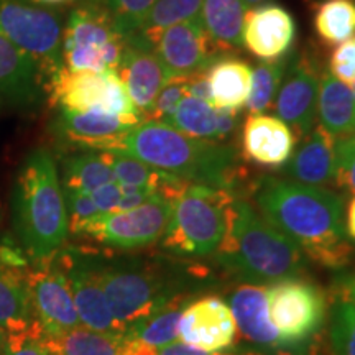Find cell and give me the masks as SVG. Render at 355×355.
I'll use <instances>...</instances> for the list:
<instances>
[{"instance_id":"obj_51","label":"cell","mask_w":355,"mask_h":355,"mask_svg":"<svg viewBox=\"0 0 355 355\" xmlns=\"http://www.w3.org/2000/svg\"><path fill=\"white\" fill-rule=\"evenodd\" d=\"M261 2H266V0H245L248 8H250L252 6H259V3H261Z\"/></svg>"},{"instance_id":"obj_27","label":"cell","mask_w":355,"mask_h":355,"mask_svg":"<svg viewBox=\"0 0 355 355\" xmlns=\"http://www.w3.org/2000/svg\"><path fill=\"white\" fill-rule=\"evenodd\" d=\"M254 69L245 61L222 56L207 69L212 105L216 109L241 110L252 91Z\"/></svg>"},{"instance_id":"obj_33","label":"cell","mask_w":355,"mask_h":355,"mask_svg":"<svg viewBox=\"0 0 355 355\" xmlns=\"http://www.w3.org/2000/svg\"><path fill=\"white\" fill-rule=\"evenodd\" d=\"M314 30L329 46L355 37V0H321L314 13Z\"/></svg>"},{"instance_id":"obj_41","label":"cell","mask_w":355,"mask_h":355,"mask_svg":"<svg viewBox=\"0 0 355 355\" xmlns=\"http://www.w3.org/2000/svg\"><path fill=\"white\" fill-rule=\"evenodd\" d=\"M339 188L355 194V133L336 139V181Z\"/></svg>"},{"instance_id":"obj_50","label":"cell","mask_w":355,"mask_h":355,"mask_svg":"<svg viewBox=\"0 0 355 355\" xmlns=\"http://www.w3.org/2000/svg\"><path fill=\"white\" fill-rule=\"evenodd\" d=\"M32 2H38V3H61V2H66V0H32Z\"/></svg>"},{"instance_id":"obj_21","label":"cell","mask_w":355,"mask_h":355,"mask_svg":"<svg viewBox=\"0 0 355 355\" xmlns=\"http://www.w3.org/2000/svg\"><path fill=\"white\" fill-rule=\"evenodd\" d=\"M296 38L295 19L279 6L248 8L243 24V46L261 61L279 60L290 53Z\"/></svg>"},{"instance_id":"obj_48","label":"cell","mask_w":355,"mask_h":355,"mask_svg":"<svg viewBox=\"0 0 355 355\" xmlns=\"http://www.w3.org/2000/svg\"><path fill=\"white\" fill-rule=\"evenodd\" d=\"M345 234L355 242V196L350 199L345 212Z\"/></svg>"},{"instance_id":"obj_26","label":"cell","mask_w":355,"mask_h":355,"mask_svg":"<svg viewBox=\"0 0 355 355\" xmlns=\"http://www.w3.org/2000/svg\"><path fill=\"white\" fill-rule=\"evenodd\" d=\"M319 125L334 139L355 133V96L352 89L322 71L318 94Z\"/></svg>"},{"instance_id":"obj_16","label":"cell","mask_w":355,"mask_h":355,"mask_svg":"<svg viewBox=\"0 0 355 355\" xmlns=\"http://www.w3.org/2000/svg\"><path fill=\"white\" fill-rule=\"evenodd\" d=\"M235 332L237 324L230 306L216 295L189 301L181 314V340L206 352H219L230 347Z\"/></svg>"},{"instance_id":"obj_18","label":"cell","mask_w":355,"mask_h":355,"mask_svg":"<svg viewBox=\"0 0 355 355\" xmlns=\"http://www.w3.org/2000/svg\"><path fill=\"white\" fill-rule=\"evenodd\" d=\"M115 73L125 84L128 96L139 109L144 121H148L155 99L165 84L170 81L166 69L155 55L153 48L137 38H127L121 63Z\"/></svg>"},{"instance_id":"obj_32","label":"cell","mask_w":355,"mask_h":355,"mask_svg":"<svg viewBox=\"0 0 355 355\" xmlns=\"http://www.w3.org/2000/svg\"><path fill=\"white\" fill-rule=\"evenodd\" d=\"M114 173L102 152L69 155L63 159V188L91 194L99 186L110 183Z\"/></svg>"},{"instance_id":"obj_23","label":"cell","mask_w":355,"mask_h":355,"mask_svg":"<svg viewBox=\"0 0 355 355\" xmlns=\"http://www.w3.org/2000/svg\"><path fill=\"white\" fill-rule=\"evenodd\" d=\"M282 168L283 175L296 183L331 184L336 181V139L324 127L314 125Z\"/></svg>"},{"instance_id":"obj_34","label":"cell","mask_w":355,"mask_h":355,"mask_svg":"<svg viewBox=\"0 0 355 355\" xmlns=\"http://www.w3.org/2000/svg\"><path fill=\"white\" fill-rule=\"evenodd\" d=\"M175 130L202 140H217V109L206 101L186 96L166 123Z\"/></svg>"},{"instance_id":"obj_46","label":"cell","mask_w":355,"mask_h":355,"mask_svg":"<svg viewBox=\"0 0 355 355\" xmlns=\"http://www.w3.org/2000/svg\"><path fill=\"white\" fill-rule=\"evenodd\" d=\"M189 94L198 97V99L206 101L207 104L212 105L211 86L209 79H207V71H199L196 74L189 76ZM214 107V105H212Z\"/></svg>"},{"instance_id":"obj_13","label":"cell","mask_w":355,"mask_h":355,"mask_svg":"<svg viewBox=\"0 0 355 355\" xmlns=\"http://www.w3.org/2000/svg\"><path fill=\"white\" fill-rule=\"evenodd\" d=\"M56 260L68 277L81 326L92 331L122 334L114 319L107 296L97 278L92 252L76 247L63 248L56 255Z\"/></svg>"},{"instance_id":"obj_29","label":"cell","mask_w":355,"mask_h":355,"mask_svg":"<svg viewBox=\"0 0 355 355\" xmlns=\"http://www.w3.org/2000/svg\"><path fill=\"white\" fill-rule=\"evenodd\" d=\"M191 301V296L171 300L170 303L155 311L144 321L133 324L123 332V336L130 340H137L153 349H162L165 345L175 343L180 337V321L183 309Z\"/></svg>"},{"instance_id":"obj_44","label":"cell","mask_w":355,"mask_h":355,"mask_svg":"<svg viewBox=\"0 0 355 355\" xmlns=\"http://www.w3.org/2000/svg\"><path fill=\"white\" fill-rule=\"evenodd\" d=\"M157 193H158L157 189L148 188V186H133V184L122 186V198H121V202H119L117 211L135 209V207H139L146 201H150V199H152Z\"/></svg>"},{"instance_id":"obj_49","label":"cell","mask_w":355,"mask_h":355,"mask_svg":"<svg viewBox=\"0 0 355 355\" xmlns=\"http://www.w3.org/2000/svg\"><path fill=\"white\" fill-rule=\"evenodd\" d=\"M6 343H7V332L0 327V355H6Z\"/></svg>"},{"instance_id":"obj_40","label":"cell","mask_w":355,"mask_h":355,"mask_svg":"<svg viewBox=\"0 0 355 355\" xmlns=\"http://www.w3.org/2000/svg\"><path fill=\"white\" fill-rule=\"evenodd\" d=\"M66 209H68V220L69 230L73 234L81 235L84 227L91 220H94L101 212L97 211L94 201H92L91 194L81 193L76 189H66L63 188Z\"/></svg>"},{"instance_id":"obj_37","label":"cell","mask_w":355,"mask_h":355,"mask_svg":"<svg viewBox=\"0 0 355 355\" xmlns=\"http://www.w3.org/2000/svg\"><path fill=\"white\" fill-rule=\"evenodd\" d=\"M109 12L112 24L123 38L139 32L157 0H96Z\"/></svg>"},{"instance_id":"obj_10","label":"cell","mask_w":355,"mask_h":355,"mask_svg":"<svg viewBox=\"0 0 355 355\" xmlns=\"http://www.w3.org/2000/svg\"><path fill=\"white\" fill-rule=\"evenodd\" d=\"M53 105L71 112H97L141 117L115 71H69L63 68L48 83Z\"/></svg>"},{"instance_id":"obj_43","label":"cell","mask_w":355,"mask_h":355,"mask_svg":"<svg viewBox=\"0 0 355 355\" xmlns=\"http://www.w3.org/2000/svg\"><path fill=\"white\" fill-rule=\"evenodd\" d=\"M91 198L101 214H110V212L117 211L119 202H121L122 186L117 181H110V183L102 184L92 191Z\"/></svg>"},{"instance_id":"obj_24","label":"cell","mask_w":355,"mask_h":355,"mask_svg":"<svg viewBox=\"0 0 355 355\" xmlns=\"http://www.w3.org/2000/svg\"><path fill=\"white\" fill-rule=\"evenodd\" d=\"M327 336L334 355H355V270L340 272L327 295Z\"/></svg>"},{"instance_id":"obj_45","label":"cell","mask_w":355,"mask_h":355,"mask_svg":"<svg viewBox=\"0 0 355 355\" xmlns=\"http://www.w3.org/2000/svg\"><path fill=\"white\" fill-rule=\"evenodd\" d=\"M239 112L234 109H217V140L224 141L232 137L239 127Z\"/></svg>"},{"instance_id":"obj_3","label":"cell","mask_w":355,"mask_h":355,"mask_svg":"<svg viewBox=\"0 0 355 355\" xmlns=\"http://www.w3.org/2000/svg\"><path fill=\"white\" fill-rule=\"evenodd\" d=\"M102 290L123 334L133 324L181 296L202 288L207 272L165 260L109 259L92 254Z\"/></svg>"},{"instance_id":"obj_47","label":"cell","mask_w":355,"mask_h":355,"mask_svg":"<svg viewBox=\"0 0 355 355\" xmlns=\"http://www.w3.org/2000/svg\"><path fill=\"white\" fill-rule=\"evenodd\" d=\"M157 355H229V354H217V352H206L193 345H188L184 343H171L165 345V347L158 349Z\"/></svg>"},{"instance_id":"obj_36","label":"cell","mask_w":355,"mask_h":355,"mask_svg":"<svg viewBox=\"0 0 355 355\" xmlns=\"http://www.w3.org/2000/svg\"><path fill=\"white\" fill-rule=\"evenodd\" d=\"M102 155H104L105 162L109 163L110 170L114 173V180L122 186H148V188L158 191L159 186L176 178L165 171H159L157 168H152L140 159L130 157V155L115 152H102Z\"/></svg>"},{"instance_id":"obj_39","label":"cell","mask_w":355,"mask_h":355,"mask_svg":"<svg viewBox=\"0 0 355 355\" xmlns=\"http://www.w3.org/2000/svg\"><path fill=\"white\" fill-rule=\"evenodd\" d=\"M186 96H189V76L171 78L155 99L148 121L168 123Z\"/></svg>"},{"instance_id":"obj_4","label":"cell","mask_w":355,"mask_h":355,"mask_svg":"<svg viewBox=\"0 0 355 355\" xmlns=\"http://www.w3.org/2000/svg\"><path fill=\"white\" fill-rule=\"evenodd\" d=\"M12 214L17 242L33 266L48 263L63 250L68 209L50 150L35 148L25 157L13 184Z\"/></svg>"},{"instance_id":"obj_15","label":"cell","mask_w":355,"mask_h":355,"mask_svg":"<svg viewBox=\"0 0 355 355\" xmlns=\"http://www.w3.org/2000/svg\"><path fill=\"white\" fill-rule=\"evenodd\" d=\"M153 51L170 79L207 71L222 58L212 46L201 17L166 28L153 44Z\"/></svg>"},{"instance_id":"obj_22","label":"cell","mask_w":355,"mask_h":355,"mask_svg":"<svg viewBox=\"0 0 355 355\" xmlns=\"http://www.w3.org/2000/svg\"><path fill=\"white\" fill-rule=\"evenodd\" d=\"M296 144V133L275 115L250 114L243 123V157L260 166L282 168L291 158Z\"/></svg>"},{"instance_id":"obj_7","label":"cell","mask_w":355,"mask_h":355,"mask_svg":"<svg viewBox=\"0 0 355 355\" xmlns=\"http://www.w3.org/2000/svg\"><path fill=\"white\" fill-rule=\"evenodd\" d=\"M270 321L293 349L308 355L327 319V295L313 282L286 278L265 290Z\"/></svg>"},{"instance_id":"obj_30","label":"cell","mask_w":355,"mask_h":355,"mask_svg":"<svg viewBox=\"0 0 355 355\" xmlns=\"http://www.w3.org/2000/svg\"><path fill=\"white\" fill-rule=\"evenodd\" d=\"M55 355H127L123 334L99 332L79 326L60 337H46Z\"/></svg>"},{"instance_id":"obj_5","label":"cell","mask_w":355,"mask_h":355,"mask_svg":"<svg viewBox=\"0 0 355 355\" xmlns=\"http://www.w3.org/2000/svg\"><path fill=\"white\" fill-rule=\"evenodd\" d=\"M216 259L225 272L248 285L298 278L304 272V255L298 243L265 220L247 199L237 196Z\"/></svg>"},{"instance_id":"obj_14","label":"cell","mask_w":355,"mask_h":355,"mask_svg":"<svg viewBox=\"0 0 355 355\" xmlns=\"http://www.w3.org/2000/svg\"><path fill=\"white\" fill-rule=\"evenodd\" d=\"M321 74L322 69H319L314 58L291 56L286 76L275 99L277 115L290 125L298 139L308 135L316 125Z\"/></svg>"},{"instance_id":"obj_28","label":"cell","mask_w":355,"mask_h":355,"mask_svg":"<svg viewBox=\"0 0 355 355\" xmlns=\"http://www.w3.org/2000/svg\"><path fill=\"white\" fill-rule=\"evenodd\" d=\"M30 268H15L0 259V327L25 326L32 322V306H30L26 275Z\"/></svg>"},{"instance_id":"obj_20","label":"cell","mask_w":355,"mask_h":355,"mask_svg":"<svg viewBox=\"0 0 355 355\" xmlns=\"http://www.w3.org/2000/svg\"><path fill=\"white\" fill-rule=\"evenodd\" d=\"M46 92L42 71L0 28V104L30 110Z\"/></svg>"},{"instance_id":"obj_12","label":"cell","mask_w":355,"mask_h":355,"mask_svg":"<svg viewBox=\"0 0 355 355\" xmlns=\"http://www.w3.org/2000/svg\"><path fill=\"white\" fill-rule=\"evenodd\" d=\"M33 321L46 337H60L81 326L73 293L63 266L56 257L26 275Z\"/></svg>"},{"instance_id":"obj_25","label":"cell","mask_w":355,"mask_h":355,"mask_svg":"<svg viewBox=\"0 0 355 355\" xmlns=\"http://www.w3.org/2000/svg\"><path fill=\"white\" fill-rule=\"evenodd\" d=\"M247 10L245 0H204L202 2V26L214 50L220 56L242 50Z\"/></svg>"},{"instance_id":"obj_19","label":"cell","mask_w":355,"mask_h":355,"mask_svg":"<svg viewBox=\"0 0 355 355\" xmlns=\"http://www.w3.org/2000/svg\"><path fill=\"white\" fill-rule=\"evenodd\" d=\"M140 117H122L87 110L71 112L61 110L56 121V132L69 144L92 152H114L123 137L139 125Z\"/></svg>"},{"instance_id":"obj_9","label":"cell","mask_w":355,"mask_h":355,"mask_svg":"<svg viewBox=\"0 0 355 355\" xmlns=\"http://www.w3.org/2000/svg\"><path fill=\"white\" fill-rule=\"evenodd\" d=\"M0 28L42 71L44 86L63 64V30L55 13L20 0H0Z\"/></svg>"},{"instance_id":"obj_35","label":"cell","mask_w":355,"mask_h":355,"mask_svg":"<svg viewBox=\"0 0 355 355\" xmlns=\"http://www.w3.org/2000/svg\"><path fill=\"white\" fill-rule=\"evenodd\" d=\"M291 56L286 55L279 60L260 61L254 69L252 78V91L248 96L245 107L248 114H263L275 104L283 79L286 76Z\"/></svg>"},{"instance_id":"obj_1","label":"cell","mask_w":355,"mask_h":355,"mask_svg":"<svg viewBox=\"0 0 355 355\" xmlns=\"http://www.w3.org/2000/svg\"><path fill=\"white\" fill-rule=\"evenodd\" d=\"M254 198L261 217L319 265L343 270L350 263L343 196L324 186L265 176L255 183Z\"/></svg>"},{"instance_id":"obj_6","label":"cell","mask_w":355,"mask_h":355,"mask_svg":"<svg viewBox=\"0 0 355 355\" xmlns=\"http://www.w3.org/2000/svg\"><path fill=\"white\" fill-rule=\"evenodd\" d=\"M235 193L188 183L171 201V216L162 245L178 257H207L227 235Z\"/></svg>"},{"instance_id":"obj_17","label":"cell","mask_w":355,"mask_h":355,"mask_svg":"<svg viewBox=\"0 0 355 355\" xmlns=\"http://www.w3.org/2000/svg\"><path fill=\"white\" fill-rule=\"evenodd\" d=\"M227 304L234 314L237 329L255 352L263 355H301L282 339L270 321L263 286L243 283L235 288Z\"/></svg>"},{"instance_id":"obj_31","label":"cell","mask_w":355,"mask_h":355,"mask_svg":"<svg viewBox=\"0 0 355 355\" xmlns=\"http://www.w3.org/2000/svg\"><path fill=\"white\" fill-rule=\"evenodd\" d=\"M202 2L204 0H157L150 8L148 15L145 17L139 32L132 37L153 48L159 35L166 28L181 21L199 19Z\"/></svg>"},{"instance_id":"obj_42","label":"cell","mask_w":355,"mask_h":355,"mask_svg":"<svg viewBox=\"0 0 355 355\" xmlns=\"http://www.w3.org/2000/svg\"><path fill=\"white\" fill-rule=\"evenodd\" d=\"M329 73L345 86L355 84V37L337 44L329 58Z\"/></svg>"},{"instance_id":"obj_2","label":"cell","mask_w":355,"mask_h":355,"mask_svg":"<svg viewBox=\"0 0 355 355\" xmlns=\"http://www.w3.org/2000/svg\"><path fill=\"white\" fill-rule=\"evenodd\" d=\"M114 152L130 155L188 183L211 188L234 191L245 175L235 146L193 139L157 121L133 127Z\"/></svg>"},{"instance_id":"obj_8","label":"cell","mask_w":355,"mask_h":355,"mask_svg":"<svg viewBox=\"0 0 355 355\" xmlns=\"http://www.w3.org/2000/svg\"><path fill=\"white\" fill-rule=\"evenodd\" d=\"M125 38L96 0L71 12L63 32V64L69 71H115Z\"/></svg>"},{"instance_id":"obj_38","label":"cell","mask_w":355,"mask_h":355,"mask_svg":"<svg viewBox=\"0 0 355 355\" xmlns=\"http://www.w3.org/2000/svg\"><path fill=\"white\" fill-rule=\"evenodd\" d=\"M6 332V355H55L46 336L35 321Z\"/></svg>"},{"instance_id":"obj_52","label":"cell","mask_w":355,"mask_h":355,"mask_svg":"<svg viewBox=\"0 0 355 355\" xmlns=\"http://www.w3.org/2000/svg\"><path fill=\"white\" fill-rule=\"evenodd\" d=\"M229 355H263V354H260V352H247V354H229Z\"/></svg>"},{"instance_id":"obj_54","label":"cell","mask_w":355,"mask_h":355,"mask_svg":"<svg viewBox=\"0 0 355 355\" xmlns=\"http://www.w3.org/2000/svg\"><path fill=\"white\" fill-rule=\"evenodd\" d=\"M313 2H321V0H313Z\"/></svg>"},{"instance_id":"obj_11","label":"cell","mask_w":355,"mask_h":355,"mask_svg":"<svg viewBox=\"0 0 355 355\" xmlns=\"http://www.w3.org/2000/svg\"><path fill=\"white\" fill-rule=\"evenodd\" d=\"M170 216L171 202L157 193L135 209L97 216L81 235L115 250H135L162 241Z\"/></svg>"},{"instance_id":"obj_53","label":"cell","mask_w":355,"mask_h":355,"mask_svg":"<svg viewBox=\"0 0 355 355\" xmlns=\"http://www.w3.org/2000/svg\"><path fill=\"white\" fill-rule=\"evenodd\" d=\"M350 89H352V92H354V96H355V84H354V86L350 87Z\"/></svg>"}]
</instances>
